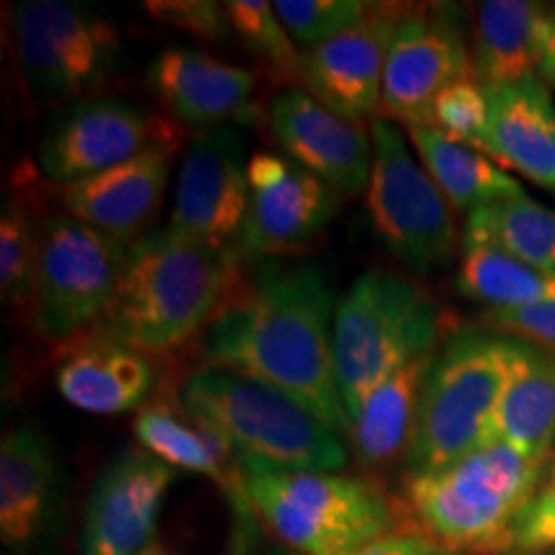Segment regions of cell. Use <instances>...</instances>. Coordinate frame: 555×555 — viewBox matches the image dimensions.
I'll return each instance as SVG.
<instances>
[{
	"mask_svg": "<svg viewBox=\"0 0 555 555\" xmlns=\"http://www.w3.org/2000/svg\"><path fill=\"white\" fill-rule=\"evenodd\" d=\"M335 307L319 268L266 262L208 327L204 363L262 380L350 433L335 371Z\"/></svg>",
	"mask_w": 555,
	"mask_h": 555,
	"instance_id": "6da1fadb",
	"label": "cell"
},
{
	"mask_svg": "<svg viewBox=\"0 0 555 555\" xmlns=\"http://www.w3.org/2000/svg\"><path fill=\"white\" fill-rule=\"evenodd\" d=\"M234 255L165 227L129 249L99 335L163 356L211 327L232 298Z\"/></svg>",
	"mask_w": 555,
	"mask_h": 555,
	"instance_id": "7a4b0ae2",
	"label": "cell"
},
{
	"mask_svg": "<svg viewBox=\"0 0 555 555\" xmlns=\"http://www.w3.org/2000/svg\"><path fill=\"white\" fill-rule=\"evenodd\" d=\"M543 478L545 466L496 442L448 468L409 476L406 512L416 532L440 551L506 553L515 551V522Z\"/></svg>",
	"mask_w": 555,
	"mask_h": 555,
	"instance_id": "3957f363",
	"label": "cell"
},
{
	"mask_svg": "<svg viewBox=\"0 0 555 555\" xmlns=\"http://www.w3.org/2000/svg\"><path fill=\"white\" fill-rule=\"evenodd\" d=\"M180 406L224 437L237 455L266 466L335 474L347 461L337 427L288 393L240 373L204 365L180 386Z\"/></svg>",
	"mask_w": 555,
	"mask_h": 555,
	"instance_id": "277c9868",
	"label": "cell"
},
{
	"mask_svg": "<svg viewBox=\"0 0 555 555\" xmlns=\"http://www.w3.org/2000/svg\"><path fill=\"white\" fill-rule=\"evenodd\" d=\"M515 339L461 330L435 350L422 386L406 466L429 474L496 446L494 420L512 371Z\"/></svg>",
	"mask_w": 555,
	"mask_h": 555,
	"instance_id": "5b68a950",
	"label": "cell"
},
{
	"mask_svg": "<svg viewBox=\"0 0 555 555\" xmlns=\"http://www.w3.org/2000/svg\"><path fill=\"white\" fill-rule=\"evenodd\" d=\"M237 457L247 506L291 551L352 555L391 530V504L378 486L363 478L281 470Z\"/></svg>",
	"mask_w": 555,
	"mask_h": 555,
	"instance_id": "8992f818",
	"label": "cell"
},
{
	"mask_svg": "<svg viewBox=\"0 0 555 555\" xmlns=\"http://www.w3.org/2000/svg\"><path fill=\"white\" fill-rule=\"evenodd\" d=\"M335 371L347 422L380 380L442 343V309L420 283L367 270L335 307Z\"/></svg>",
	"mask_w": 555,
	"mask_h": 555,
	"instance_id": "52a82bcc",
	"label": "cell"
},
{
	"mask_svg": "<svg viewBox=\"0 0 555 555\" xmlns=\"http://www.w3.org/2000/svg\"><path fill=\"white\" fill-rule=\"evenodd\" d=\"M13 41L26 86L39 99L88 101L121 62L119 29L99 11L67 0H24L13 11Z\"/></svg>",
	"mask_w": 555,
	"mask_h": 555,
	"instance_id": "ba28073f",
	"label": "cell"
},
{
	"mask_svg": "<svg viewBox=\"0 0 555 555\" xmlns=\"http://www.w3.org/2000/svg\"><path fill=\"white\" fill-rule=\"evenodd\" d=\"M371 139L373 170L365 208L380 245L414 270L448 266L457 247L453 211L409 150L406 131L376 116Z\"/></svg>",
	"mask_w": 555,
	"mask_h": 555,
	"instance_id": "9c48e42d",
	"label": "cell"
},
{
	"mask_svg": "<svg viewBox=\"0 0 555 555\" xmlns=\"http://www.w3.org/2000/svg\"><path fill=\"white\" fill-rule=\"evenodd\" d=\"M129 245L75 217L41 227L34 322L50 339H69L99 324L119 288Z\"/></svg>",
	"mask_w": 555,
	"mask_h": 555,
	"instance_id": "30bf717a",
	"label": "cell"
},
{
	"mask_svg": "<svg viewBox=\"0 0 555 555\" xmlns=\"http://www.w3.org/2000/svg\"><path fill=\"white\" fill-rule=\"evenodd\" d=\"M470 75L474 62L457 11L448 5L404 11L388 44L380 116L404 127L425 124L437 95Z\"/></svg>",
	"mask_w": 555,
	"mask_h": 555,
	"instance_id": "8fae6325",
	"label": "cell"
},
{
	"mask_svg": "<svg viewBox=\"0 0 555 555\" xmlns=\"http://www.w3.org/2000/svg\"><path fill=\"white\" fill-rule=\"evenodd\" d=\"M247 163L245 139L232 127L196 134L178 170L170 227L219 253L237 255L249 206Z\"/></svg>",
	"mask_w": 555,
	"mask_h": 555,
	"instance_id": "7c38bea8",
	"label": "cell"
},
{
	"mask_svg": "<svg viewBox=\"0 0 555 555\" xmlns=\"http://www.w3.org/2000/svg\"><path fill=\"white\" fill-rule=\"evenodd\" d=\"M172 142H180L172 121L119 99H88L75 103L47 131L39 165L52 183L67 185L116 168L155 144Z\"/></svg>",
	"mask_w": 555,
	"mask_h": 555,
	"instance_id": "4fadbf2b",
	"label": "cell"
},
{
	"mask_svg": "<svg viewBox=\"0 0 555 555\" xmlns=\"http://www.w3.org/2000/svg\"><path fill=\"white\" fill-rule=\"evenodd\" d=\"M247 180L242 249L255 258H278L309 247L337 211V191L291 157L255 152L247 163Z\"/></svg>",
	"mask_w": 555,
	"mask_h": 555,
	"instance_id": "5bb4252c",
	"label": "cell"
},
{
	"mask_svg": "<svg viewBox=\"0 0 555 555\" xmlns=\"http://www.w3.org/2000/svg\"><path fill=\"white\" fill-rule=\"evenodd\" d=\"M176 468L142 448H124L106 463L88 496L80 555H142L155 543Z\"/></svg>",
	"mask_w": 555,
	"mask_h": 555,
	"instance_id": "9a60e30c",
	"label": "cell"
},
{
	"mask_svg": "<svg viewBox=\"0 0 555 555\" xmlns=\"http://www.w3.org/2000/svg\"><path fill=\"white\" fill-rule=\"evenodd\" d=\"M270 131L286 157L322 178L330 189L360 193L373 170V139L363 121L345 119L304 88H288L270 103Z\"/></svg>",
	"mask_w": 555,
	"mask_h": 555,
	"instance_id": "2e32d148",
	"label": "cell"
},
{
	"mask_svg": "<svg viewBox=\"0 0 555 555\" xmlns=\"http://www.w3.org/2000/svg\"><path fill=\"white\" fill-rule=\"evenodd\" d=\"M401 13V9L376 5L358 26L304 52V90L345 119H376L384 95L388 44Z\"/></svg>",
	"mask_w": 555,
	"mask_h": 555,
	"instance_id": "e0dca14e",
	"label": "cell"
},
{
	"mask_svg": "<svg viewBox=\"0 0 555 555\" xmlns=\"http://www.w3.org/2000/svg\"><path fill=\"white\" fill-rule=\"evenodd\" d=\"M178 147L180 142L155 144L99 176L60 185L62 206L69 217L131 247L150 234L147 229L168 191Z\"/></svg>",
	"mask_w": 555,
	"mask_h": 555,
	"instance_id": "ac0fdd59",
	"label": "cell"
},
{
	"mask_svg": "<svg viewBox=\"0 0 555 555\" xmlns=\"http://www.w3.org/2000/svg\"><path fill=\"white\" fill-rule=\"evenodd\" d=\"M150 86L170 119L185 127L206 131L258 119L253 73L193 47L159 52L150 65Z\"/></svg>",
	"mask_w": 555,
	"mask_h": 555,
	"instance_id": "d6986e66",
	"label": "cell"
},
{
	"mask_svg": "<svg viewBox=\"0 0 555 555\" xmlns=\"http://www.w3.org/2000/svg\"><path fill=\"white\" fill-rule=\"evenodd\" d=\"M489 121L478 150L538 189L555 193V103L540 75L489 88Z\"/></svg>",
	"mask_w": 555,
	"mask_h": 555,
	"instance_id": "ffe728a7",
	"label": "cell"
},
{
	"mask_svg": "<svg viewBox=\"0 0 555 555\" xmlns=\"http://www.w3.org/2000/svg\"><path fill=\"white\" fill-rule=\"evenodd\" d=\"M54 380L67 404L111 416L144 406L155 386V365L134 347L95 335L67 352Z\"/></svg>",
	"mask_w": 555,
	"mask_h": 555,
	"instance_id": "44dd1931",
	"label": "cell"
},
{
	"mask_svg": "<svg viewBox=\"0 0 555 555\" xmlns=\"http://www.w3.org/2000/svg\"><path fill=\"white\" fill-rule=\"evenodd\" d=\"M555 11L532 0H489L476 11L474 78L481 86L502 88L538 75Z\"/></svg>",
	"mask_w": 555,
	"mask_h": 555,
	"instance_id": "7402d4cb",
	"label": "cell"
},
{
	"mask_svg": "<svg viewBox=\"0 0 555 555\" xmlns=\"http://www.w3.org/2000/svg\"><path fill=\"white\" fill-rule=\"evenodd\" d=\"M57 466L47 437L34 425L13 427L0 446V538L29 547L50 530Z\"/></svg>",
	"mask_w": 555,
	"mask_h": 555,
	"instance_id": "603a6c76",
	"label": "cell"
},
{
	"mask_svg": "<svg viewBox=\"0 0 555 555\" xmlns=\"http://www.w3.org/2000/svg\"><path fill=\"white\" fill-rule=\"evenodd\" d=\"M494 442L547 466L555 442V350L515 339L512 371L496 406Z\"/></svg>",
	"mask_w": 555,
	"mask_h": 555,
	"instance_id": "cb8c5ba5",
	"label": "cell"
},
{
	"mask_svg": "<svg viewBox=\"0 0 555 555\" xmlns=\"http://www.w3.org/2000/svg\"><path fill=\"white\" fill-rule=\"evenodd\" d=\"M134 437L139 448L147 450L152 457L163 461L165 466L191 470L214 478L232 494L240 509H249L242 494L240 481V457L219 433L201 425L180 406L172 404H147L139 409L134 420Z\"/></svg>",
	"mask_w": 555,
	"mask_h": 555,
	"instance_id": "d4e9b609",
	"label": "cell"
},
{
	"mask_svg": "<svg viewBox=\"0 0 555 555\" xmlns=\"http://www.w3.org/2000/svg\"><path fill=\"white\" fill-rule=\"evenodd\" d=\"M433 356L435 350L399 365L367 393L358 414L350 420L352 446L365 468H386L409 453L422 386Z\"/></svg>",
	"mask_w": 555,
	"mask_h": 555,
	"instance_id": "484cf974",
	"label": "cell"
},
{
	"mask_svg": "<svg viewBox=\"0 0 555 555\" xmlns=\"http://www.w3.org/2000/svg\"><path fill=\"white\" fill-rule=\"evenodd\" d=\"M409 144L422 159V168L429 172L435 185L455 211H474L478 206L494 201L522 196V185L504 168H499L481 150L455 142L440 131L422 127H406Z\"/></svg>",
	"mask_w": 555,
	"mask_h": 555,
	"instance_id": "4316f807",
	"label": "cell"
},
{
	"mask_svg": "<svg viewBox=\"0 0 555 555\" xmlns=\"http://www.w3.org/2000/svg\"><path fill=\"white\" fill-rule=\"evenodd\" d=\"M466 247H491L525 266L555 275V211L527 193L468 214Z\"/></svg>",
	"mask_w": 555,
	"mask_h": 555,
	"instance_id": "83f0119b",
	"label": "cell"
},
{
	"mask_svg": "<svg viewBox=\"0 0 555 555\" xmlns=\"http://www.w3.org/2000/svg\"><path fill=\"white\" fill-rule=\"evenodd\" d=\"M457 291L489 309H519L555 301V275L525 266L491 247H466Z\"/></svg>",
	"mask_w": 555,
	"mask_h": 555,
	"instance_id": "f1b7e54d",
	"label": "cell"
},
{
	"mask_svg": "<svg viewBox=\"0 0 555 555\" xmlns=\"http://www.w3.org/2000/svg\"><path fill=\"white\" fill-rule=\"evenodd\" d=\"M39 247L41 229L34 227L31 208L9 196L0 214V294L13 309L34 307Z\"/></svg>",
	"mask_w": 555,
	"mask_h": 555,
	"instance_id": "f546056e",
	"label": "cell"
},
{
	"mask_svg": "<svg viewBox=\"0 0 555 555\" xmlns=\"http://www.w3.org/2000/svg\"><path fill=\"white\" fill-rule=\"evenodd\" d=\"M237 39L255 57H260L281 80H301L304 54L278 18L268 0H229L224 3Z\"/></svg>",
	"mask_w": 555,
	"mask_h": 555,
	"instance_id": "4dcf8cb0",
	"label": "cell"
},
{
	"mask_svg": "<svg viewBox=\"0 0 555 555\" xmlns=\"http://www.w3.org/2000/svg\"><path fill=\"white\" fill-rule=\"evenodd\" d=\"M273 9L296 44L314 50L324 41L358 26L376 11L365 0H275Z\"/></svg>",
	"mask_w": 555,
	"mask_h": 555,
	"instance_id": "1f68e13d",
	"label": "cell"
},
{
	"mask_svg": "<svg viewBox=\"0 0 555 555\" xmlns=\"http://www.w3.org/2000/svg\"><path fill=\"white\" fill-rule=\"evenodd\" d=\"M486 121H489V93L474 75L442 90L427 111L422 127H429L455 142L478 150Z\"/></svg>",
	"mask_w": 555,
	"mask_h": 555,
	"instance_id": "d6a6232c",
	"label": "cell"
},
{
	"mask_svg": "<svg viewBox=\"0 0 555 555\" xmlns=\"http://www.w3.org/2000/svg\"><path fill=\"white\" fill-rule=\"evenodd\" d=\"M144 9L163 24L196 34L206 41L224 44L234 34L227 9L221 3H214V0H150Z\"/></svg>",
	"mask_w": 555,
	"mask_h": 555,
	"instance_id": "836d02e7",
	"label": "cell"
},
{
	"mask_svg": "<svg viewBox=\"0 0 555 555\" xmlns=\"http://www.w3.org/2000/svg\"><path fill=\"white\" fill-rule=\"evenodd\" d=\"M483 324L494 330L496 335L555 350V301L519 309H489L483 314Z\"/></svg>",
	"mask_w": 555,
	"mask_h": 555,
	"instance_id": "e575fe53",
	"label": "cell"
},
{
	"mask_svg": "<svg viewBox=\"0 0 555 555\" xmlns=\"http://www.w3.org/2000/svg\"><path fill=\"white\" fill-rule=\"evenodd\" d=\"M512 538L515 551L522 555L555 551V491H538V496L519 512Z\"/></svg>",
	"mask_w": 555,
	"mask_h": 555,
	"instance_id": "d590c367",
	"label": "cell"
},
{
	"mask_svg": "<svg viewBox=\"0 0 555 555\" xmlns=\"http://www.w3.org/2000/svg\"><path fill=\"white\" fill-rule=\"evenodd\" d=\"M440 547L420 532H388L352 555H437Z\"/></svg>",
	"mask_w": 555,
	"mask_h": 555,
	"instance_id": "8d00e7d4",
	"label": "cell"
},
{
	"mask_svg": "<svg viewBox=\"0 0 555 555\" xmlns=\"http://www.w3.org/2000/svg\"><path fill=\"white\" fill-rule=\"evenodd\" d=\"M538 75H540V78H543V82H545L547 88L555 90V26H553L551 39H547V47H545L543 62H540Z\"/></svg>",
	"mask_w": 555,
	"mask_h": 555,
	"instance_id": "74e56055",
	"label": "cell"
},
{
	"mask_svg": "<svg viewBox=\"0 0 555 555\" xmlns=\"http://www.w3.org/2000/svg\"><path fill=\"white\" fill-rule=\"evenodd\" d=\"M540 491H555V442H553L551 457H547L545 478H543V486H540Z\"/></svg>",
	"mask_w": 555,
	"mask_h": 555,
	"instance_id": "f35d334b",
	"label": "cell"
},
{
	"mask_svg": "<svg viewBox=\"0 0 555 555\" xmlns=\"http://www.w3.org/2000/svg\"><path fill=\"white\" fill-rule=\"evenodd\" d=\"M142 555H178V553H172V551H168V547L165 545H159V543H152L147 551H144Z\"/></svg>",
	"mask_w": 555,
	"mask_h": 555,
	"instance_id": "ab89813d",
	"label": "cell"
},
{
	"mask_svg": "<svg viewBox=\"0 0 555 555\" xmlns=\"http://www.w3.org/2000/svg\"><path fill=\"white\" fill-rule=\"evenodd\" d=\"M437 555H455V553H446V551H440Z\"/></svg>",
	"mask_w": 555,
	"mask_h": 555,
	"instance_id": "60d3db41",
	"label": "cell"
},
{
	"mask_svg": "<svg viewBox=\"0 0 555 555\" xmlns=\"http://www.w3.org/2000/svg\"><path fill=\"white\" fill-rule=\"evenodd\" d=\"M540 555H555V551H551V553H540Z\"/></svg>",
	"mask_w": 555,
	"mask_h": 555,
	"instance_id": "b9f144b4",
	"label": "cell"
}]
</instances>
